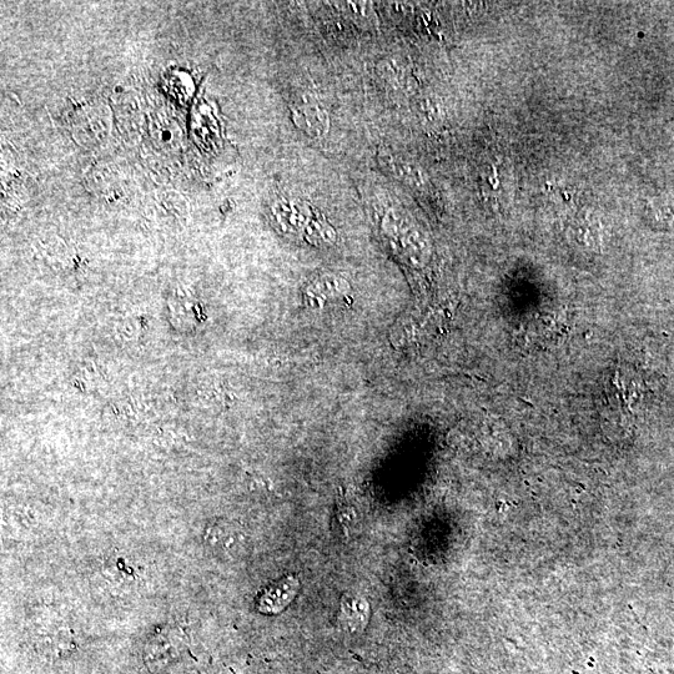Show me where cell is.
I'll return each instance as SVG.
<instances>
[{
  "instance_id": "1",
  "label": "cell",
  "mask_w": 674,
  "mask_h": 674,
  "mask_svg": "<svg viewBox=\"0 0 674 674\" xmlns=\"http://www.w3.org/2000/svg\"><path fill=\"white\" fill-rule=\"evenodd\" d=\"M296 127L311 138H323L330 130V118L313 95H303L291 105Z\"/></svg>"
},
{
  "instance_id": "2",
  "label": "cell",
  "mask_w": 674,
  "mask_h": 674,
  "mask_svg": "<svg viewBox=\"0 0 674 674\" xmlns=\"http://www.w3.org/2000/svg\"><path fill=\"white\" fill-rule=\"evenodd\" d=\"M298 590V578L285 577L260 593L256 600V608L264 615H276L290 605Z\"/></svg>"
},
{
  "instance_id": "3",
  "label": "cell",
  "mask_w": 674,
  "mask_h": 674,
  "mask_svg": "<svg viewBox=\"0 0 674 674\" xmlns=\"http://www.w3.org/2000/svg\"><path fill=\"white\" fill-rule=\"evenodd\" d=\"M377 158H379L381 167L384 168L387 173L395 176L401 183H404L415 190L426 188L427 178L424 171L419 167H416L415 164L410 163L409 160L397 157V155L392 154L390 150L387 149H381L379 154H377Z\"/></svg>"
},
{
  "instance_id": "4",
  "label": "cell",
  "mask_w": 674,
  "mask_h": 674,
  "mask_svg": "<svg viewBox=\"0 0 674 674\" xmlns=\"http://www.w3.org/2000/svg\"><path fill=\"white\" fill-rule=\"evenodd\" d=\"M274 216L286 231L304 228L306 221L313 218L316 210L300 200L281 199L274 204Z\"/></svg>"
},
{
  "instance_id": "5",
  "label": "cell",
  "mask_w": 674,
  "mask_h": 674,
  "mask_svg": "<svg viewBox=\"0 0 674 674\" xmlns=\"http://www.w3.org/2000/svg\"><path fill=\"white\" fill-rule=\"evenodd\" d=\"M379 74L387 85L394 89H405L409 84V74L399 60L385 59L379 64Z\"/></svg>"
},
{
  "instance_id": "6",
  "label": "cell",
  "mask_w": 674,
  "mask_h": 674,
  "mask_svg": "<svg viewBox=\"0 0 674 674\" xmlns=\"http://www.w3.org/2000/svg\"><path fill=\"white\" fill-rule=\"evenodd\" d=\"M336 5H339V8L344 9L345 12L351 15L352 18L356 19L357 22H362L365 24L375 23V12L371 3L346 2L337 3Z\"/></svg>"
}]
</instances>
